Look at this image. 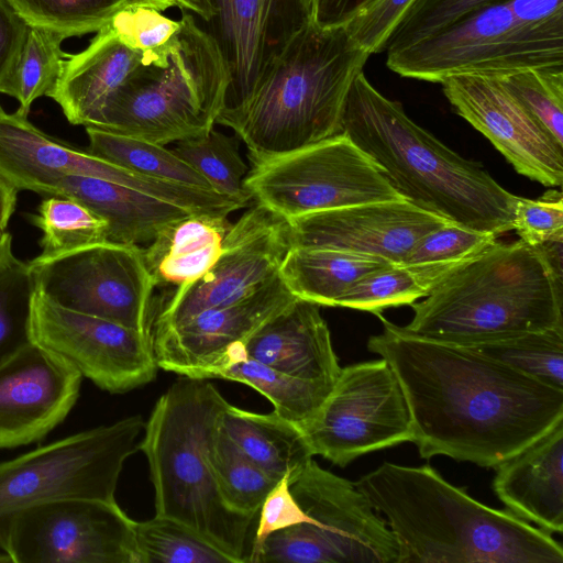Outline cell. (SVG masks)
I'll return each mask as SVG.
<instances>
[{
	"label": "cell",
	"instance_id": "9a60e30c",
	"mask_svg": "<svg viewBox=\"0 0 563 563\" xmlns=\"http://www.w3.org/2000/svg\"><path fill=\"white\" fill-rule=\"evenodd\" d=\"M31 333L35 344L111 394L152 382L159 368L151 333L64 308L36 292L31 303Z\"/></svg>",
	"mask_w": 563,
	"mask_h": 563
},
{
	"label": "cell",
	"instance_id": "836d02e7",
	"mask_svg": "<svg viewBox=\"0 0 563 563\" xmlns=\"http://www.w3.org/2000/svg\"><path fill=\"white\" fill-rule=\"evenodd\" d=\"M209 460L225 505L254 518L278 481L247 459L220 424L210 445Z\"/></svg>",
	"mask_w": 563,
	"mask_h": 563
},
{
	"label": "cell",
	"instance_id": "4fadbf2b",
	"mask_svg": "<svg viewBox=\"0 0 563 563\" xmlns=\"http://www.w3.org/2000/svg\"><path fill=\"white\" fill-rule=\"evenodd\" d=\"M300 430L313 455L340 467L413 438L405 394L382 357L342 367L329 396Z\"/></svg>",
	"mask_w": 563,
	"mask_h": 563
},
{
	"label": "cell",
	"instance_id": "b9f144b4",
	"mask_svg": "<svg viewBox=\"0 0 563 563\" xmlns=\"http://www.w3.org/2000/svg\"><path fill=\"white\" fill-rule=\"evenodd\" d=\"M107 25L123 44L142 55L143 64L162 65L167 60L180 23L155 8L125 4Z\"/></svg>",
	"mask_w": 563,
	"mask_h": 563
},
{
	"label": "cell",
	"instance_id": "db71d44e",
	"mask_svg": "<svg viewBox=\"0 0 563 563\" xmlns=\"http://www.w3.org/2000/svg\"><path fill=\"white\" fill-rule=\"evenodd\" d=\"M126 4H139L155 8L162 12L170 7H175L174 0H125Z\"/></svg>",
	"mask_w": 563,
	"mask_h": 563
},
{
	"label": "cell",
	"instance_id": "83f0119b",
	"mask_svg": "<svg viewBox=\"0 0 563 563\" xmlns=\"http://www.w3.org/2000/svg\"><path fill=\"white\" fill-rule=\"evenodd\" d=\"M220 427L254 464L276 481H294L313 459L299 427L275 411L257 413L225 407Z\"/></svg>",
	"mask_w": 563,
	"mask_h": 563
},
{
	"label": "cell",
	"instance_id": "7a4b0ae2",
	"mask_svg": "<svg viewBox=\"0 0 563 563\" xmlns=\"http://www.w3.org/2000/svg\"><path fill=\"white\" fill-rule=\"evenodd\" d=\"M355 484L386 518L397 563L563 562L551 533L477 501L430 465L385 462Z\"/></svg>",
	"mask_w": 563,
	"mask_h": 563
},
{
	"label": "cell",
	"instance_id": "ac0fdd59",
	"mask_svg": "<svg viewBox=\"0 0 563 563\" xmlns=\"http://www.w3.org/2000/svg\"><path fill=\"white\" fill-rule=\"evenodd\" d=\"M67 175L104 179L181 206L187 188L151 178L102 159L36 128L27 114L0 104V176L19 190L53 197Z\"/></svg>",
	"mask_w": 563,
	"mask_h": 563
},
{
	"label": "cell",
	"instance_id": "60d3db41",
	"mask_svg": "<svg viewBox=\"0 0 563 563\" xmlns=\"http://www.w3.org/2000/svg\"><path fill=\"white\" fill-rule=\"evenodd\" d=\"M33 292L27 263L12 255L0 268V366L33 343Z\"/></svg>",
	"mask_w": 563,
	"mask_h": 563
},
{
	"label": "cell",
	"instance_id": "d590c367",
	"mask_svg": "<svg viewBox=\"0 0 563 563\" xmlns=\"http://www.w3.org/2000/svg\"><path fill=\"white\" fill-rule=\"evenodd\" d=\"M173 151L207 179L216 192L244 206L251 200L243 184L249 170L235 137L212 129L203 135L178 141Z\"/></svg>",
	"mask_w": 563,
	"mask_h": 563
},
{
	"label": "cell",
	"instance_id": "d6a6232c",
	"mask_svg": "<svg viewBox=\"0 0 563 563\" xmlns=\"http://www.w3.org/2000/svg\"><path fill=\"white\" fill-rule=\"evenodd\" d=\"M67 37L53 30L29 25L26 36L3 92L15 98L23 113L55 88L67 55L62 43Z\"/></svg>",
	"mask_w": 563,
	"mask_h": 563
},
{
	"label": "cell",
	"instance_id": "4316f807",
	"mask_svg": "<svg viewBox=\"0 0 563 563\" xmlns=\"http://www.w3.org/2000/svg\"><path fill=\"white\" fill-rule=\"evenodd\" d=\"M232 223L225 216L189 213L166 224L143 249L154 286H181L205 274Z\"/></svg>",
	"mask_w": 563,
	"mask_h": 563
},
{
	"label": "cell",
	"instance_id": "c3c4849f",
	"mask_svg": "<svg viewBox=\"0 0 563 563\" xmlns=\"http://www.w3.org/2000/svg\"><path fill=\"white\" fill-rule=\"evenodd\" d=\"M29 24L8 0H0V93L14 67Z\"/></svg>",
	"mask_w": 563,
	"mask_h": 563
},
{
	"label": "cell",
	"instance_id": "f6af8a7d",
	"mask_svg": "<svg viewBox=\"0 0 563 563\" xmlns=\"http://www.w3.org/2000/svg\"><path fill=\"white\" fill-rule=\"evenodd\" d=\"M512 230L531 246L563 241V196L550 189L537 199L517 197Z\"/></svg>",
	"mask_w": 563,
	"mask_h": 563
},
{
	"label": "cell",
	"instance_id": "f907efd6",
	"mask_svg": "<svg viewBox=\"0 0 563 563\" xmlns=\"http://www.w3.org/2000/svg\"><path fill=\"white\" fill-rule=\"evenodd\" d=\"M18 190L0 176V231H4L14 212Z\"/></svg>",
	"mask_w": 563,
	"mask_h": 563
},
{
	"label": "cell",
	"instance_id": "5bb4252c",
	"mask_svg": "<svg viewBox=\"0 0 563 563\" xmlns=\"http://www.w3.org/2000/svg\"><path fill=\"white\" fill-rule=\"evenodd\" d=\"M135 522L115 499L40 504L13 518L3 551L13 563H141Z\"/></svg>",
	"mask_w": 563,
	"mask_h": 563
},
{
	"label": "cell",
	"instance_id": "8992f818",
	"mask_svg": "<svg viewBox=\"0 0 563 563\" xmlns=\"http://www.w3.org/2000/svg\"><path fill=\"white\" fill-rule=\"evenodd\" d=\"M181 377L156 401L139 443L148 463L155 515L185 523L234 563L247 562L253 517L225 505L209 460L229 402L207 379Z\"/></svg>",
	"mask_w": 563,
	"mask_h": 563
},
{
	"label": "cell",
	"instance_id": "d4e9b609",
	"mask_svg": "<svg viewBox=\"0 0 563 563\" xmlns=\"http://www.w3.org/2000/svg\"><path fill=\"white\" fill-rule=\"evenodd\" d=\"M142 60L106 24L84 51L67 55L48 97L69 123L93 126L109 98Z\"/></svg>",
	"mask_w": 563,
	"mask_h": 563
},
{
	"label": "cell",
	"instance_id": "5b68a950",
	"mask_svg": "<svg viewBox=\"0 0 563 563\" xmlns=\"http://www.w3.org/2000/svg\"><path fill=\"white\" fill-rule=\"evenodd\" d=\"M369 56L344 26L311 21L251 98L216 123L235 132L253 165L340 134L349 89Z\"/></svg>",
	"mask_w": 563,
	"mask_h": 563
},
{
	"label": "cell",
	"instance_id": "8d00e7d4",
	"mask_svg": "<svg viewBox=\"0 0 563 563\" xmlns=\"http://www.w3.org/2000/svg\"><path fill=\"white\" fill-rule=\"evenodd\" d=\"M31 221L42 231L38 244L43 255L107 241V221L73 198L43 199Z\"/></svg>",
	"mask_w": 563,
	"mask_h": 563
},
{
	"label": "cell",
	"instance_id": "f1b7e54d",
	"mask_svg": "<svg viewBox=\"0 0 563 563\" xmlns=\"http://www.w3.org/2000/svg\"><path fill=\"white\" fill-rule=\"evenodd\" d=\"M391 263L371 255L329 247H290L279 276L297 298L336 307L361 278Z\"/></svg>",
	"mask_w": 563,
	"mask_h": 563
},
{
	"label": "cell",
	"instance_id": "7c38bea8",
	"mask_svg": "<svg viewBox=\"0 0 563 563\" xmlns=\"http://www.w3.org/2000/svg\"><path fill=\"white\" fill-rule=\"evenodd\" d=\"M34 292L78 312L151 333L154 283L139 245L100 242L27 262Z\"/></svg>",
	"mask_w": 563,
	"mask_h": 563
},
{
	"label": "cell",
	"instance_id": "bcb514c9",
	"mask_svg": "<svg viewBox=\"0 0 563 563\" xmlns=\"http://www.w3.org/2000/svg\"><path fill=\"white\" fill-rule=\"evenodd\" d=\"M413 0H372L344 27L369 55L385 52L393 29Z\"/></svg>",
	"mask_w": 563,
	"mask_h": 563
},
{
	"label": "cell",
	"instance_id": "484cf974",
	"mask_svg": "<svg viewBox=\"0 0 563 563\" xmlns=\"http://www.w3.org/2000/svg\"><path fill=\"white\" fill-rule=\"evenodd\" d=\"M54 197L82 202L107 221L108 242L130 245L151 242L166 224L192 213L129 187L81 175L63 177Z\"/></svg>",
	"mask_w": 563,
	"mask_h": 563
},
{
	"label": "cell",
	"instance_id": "2e32d148",
	"mask_svg": "<svg viewBox=\"0 0 563 563\" xmlns=\"http://www.w3.org/2000/svg\"><path fill=\"white\" fill-rule=\"evenodd\" d=\"M289 249L288 221L255 202L232 223L211 267L194 282L176 287L161 306L154 331L175 327L257 290L279 275Z\"/></svg>",
	"mask_w": 563,
	"mask_h": 563
},
{
	"label": "cell",
	"instance_id": "cb8c5ba5",
	"mask_svg": "<svg viewBox=\"0 0 563 563\" xmlns=\"http://www.w3.org/2000/svg\"><path fill=\"white\" fill-rule=\"evenodd\" d=\"M563 420L496 467L493 487L509 511L548 533L563 531Z\"/></svg>",
	"mask_w": 563,
	"mask_h": 563
},
{
	"label": "cell",
	"instance_id": "7402d4cb",
	"mask_svg": "<svg viewBox=\"0 0 563 563\" xmlns=\"http://www.w3.org/2000/svg\"><path fill=\"white\" fill-rule=\"evenodd\" d=\"M81 374L34 342L0 366V449L31 444L75 406Z\"/></svg>",
	"mask_w": 563,
	"mask_h": 563
},
{
	"label": "cell",
	"instance_id": "f546056e",
	"mask_svg": "<svg viewBox=\"0 0 563 563\" xmlns=\"http://www.w3.org/2000/svg\"><path fill=\"white\" fill-rule=\"evenodd\" d=\"M243 343L229 349L213 378L239 382L257 390L274 411L297 427L318 412L332 388L302 380L277 371L243 353Z\"/></svg>",
	"mask_w": 563,
	"mask_h": 563
},
{
	"label": "cell",
	"instance_id": "4dcf8cb0",
	"mask_svg": "<svg viewBox=\"0 0 563 563\" xmlns=\"http://www.w3.org/2000/svg\"><path fill=\"white\" fill-rule=\"evenodd\" d=\"M467 261L402 263L380 267L356 282L340 298L336 307L380 316L386 308L411 305L426 297L444 277Z\"/></svg>",
	"mask_w": 563,
	"mask_h": 563
},
{
	"label": "cell",
	"instance_id": "f5cc1de1",
	"mask_svg": "<svg viewBox=\"0 0 563 563\" xmlns=\"http://www.w3.org/2000/svg\"><path fill=\"white\" fill-rule=\"evenodd\" d=\"M12 236L9 232L0 231V268L11 258Z\"/></svg>",
	"mask_w": 563,
	"mask_h": 563
},
{
	"label": "cell",
	"instance_id": "30bf717a",
	"mask_svg": "<svg viewBox=\"0 0 563 563\" xmlns=\"http://www.w3.org/2000/svg\"><path fill=\"white\" fill-rule=\"evenodd\" d=\"M386 65L402 77L438 84L455 74L563 65V25L526 23L505 0L410 46L387 52Z\"/></svg>",
	"mask_w": 563,
	"mask_h": 563
},
{
	"label": "cell",
	"instance_id": "816d5d0a",
	"mask_svg": "<svg viewBox=\"0 0 563 563\" xmlns=\"http://www.w3.org/2000/svg\"><path fill=\"white\" fill-rule=\"evenodd\" d=\"M176 7L190 11L198 16L200 22L208 21L212 15V10L207 0H174Z\"/></svg>",
	"mask_w": 563,
	"mask_h": 563
},
{
	"label": "cell",
	"instance_id": "277c9868",
	"mask_svg": "<svg viewBox=\"0 0 563 563\" xmlns=\"http://www.w3.org/2000/svg\"><path fill=\"white\" fill-rule=\"evenodd\" d=\"M410 306L406 331L462 346L560 327L562 264L543 245L496 241Z\"/></svg>",
	"mask_w": 563,
	"mask_h": 563
},
{
	"label": "cell",
	"instance_id": "681fc988",
	"mask_svg": "<svg viewBox=\"0 0 563 563\" xmlns=\"http://www.w3.org/2000/svg\"><path fill=\"white\" fill-rule=\"evenodd\" d=\"M372 0H310L312 22L320 27L344 26Z\"/></svg>",
	"mask_w": 563,
	"mask_h": 563
},
{
	"label": "cell",
	"instance_id": "e0dca14e",
	"mask_svg": "<svg viewBox=\"0 0 563 563\" xmlns=\"http://www.w3.org/2000/svg\"><path fill=\"white\" fill-rule=\"evenodd\" d=\"M199 22L217 44L229 73L223 110L246 102L291 41L312 21L310 0H207ZM222 110V111H223Z\"/></svg>",
	"mask_w": 563,
	"mask_h": 563
},
{
	"label": "cell",
	"instance_id": "f35d334b",
	"mask_svg": "<svg viewBox=\"0 0 563 563\" xmlns=\"http://www.w3.org/2000/svg\"><path fill=\"white\" fill-rule=\"evenodd\" d=\"M29 24L64 34L67 38L98 32L125 0H8Z\"/></svg>",
	"mask_w": 563,
	"mask_h": 563
},
{
	"label": "cell",
	"instance_id": "7bdbcfd3",
	"mask_svg": "<svg viewBox=\"0 0 563 563\" xmlns=\"http://www.w3.org/2000/svg\"><path fill=\"white\" fill-rule=\"evenodd\" d=\"M505 0H413L389 34L385 52L410 46L463 16Z\"/></svg>",
	"mask_w": 563,
	"mask_h": 563
},
{
	"label": "cell",
	"instance_id": "74e56055",
	"mask_svg": "<svg viewBox=\"0 0 563 563\" xmlns=\"http://www.w3.org/2000/svg\"><path fill=\"white\" fill-rule=\"evenodd\" d=\"M141 563H234L185 523L164 516L135 522Z\"/></svg>",
	"mask_w": 563,
	"mask_h": 563
},
{
	"label": "cell",
	"instance_id": "9c48e42d",
	"mask_svg": "<svg viewBox=\"0 0 563 563\" xmlns=\"http://www.w3.org/2000/svg\"><path fill=\"white\" fill-rule=\"evenodd\" d=\"M143 428L142 417L131 416L0 462V548L24 509L69 498L114 500L124 462L139 450Z\"/></svg>",
	"mask_w": 563,
	"mask_h": 563
},
{
	"label": "cell",
	"instance_id": "6da1fadb",
	"mask_svg": "<svg viewBox=\"0 0 563 563\" xmlns=\"http://www.w3.org/2000/svg\"><path fill=\"white\" fill-rule=\"evenodd\" d=\"M367 341L405 394L421 457L496 467L563 420V390L474 350L406 331L379 316Z\"/></svg>",
	"mask_w": 563,
	"mask_h": 563
},
{
	"label": "cell",
	"instance_id": "d6986e66",
	"mask_svg": "<svg viewBox=\"0 0 563 563\" xmlns=\"http://www.w3.org/2000/svg\"><path fill=\"white\" fill-rule=\"evenodd\" d=\"M455 112L479 131L515 170L547 187L563 180V147L494 73H464L440 82Z\"/></svg>",
	"mask_w": 563,
	"mask_h": 563
},
{
	"label": "cell",
	"instance_id": "44dd1931",
	"mask_svg": "<svg viewBox=\"0 0 563 563\" xmlns=\"http://www.w3.org/2000/svg\"><path fill=\"white\" fill-rule=\"evenodd\" d=\"M290 247H329L405 263L416 243L446 221L405 199L312 212L287 220Z\"/></svg>",
	"mask_w": 563,
	"mask_h": 563
},
{
	"label": "cell",
	"instance_id": "52a82bcc",
	"mask_svg": "<svg viewBox=\"0 0 563 563\" xmlns=\"http://www.w3.org/2000/svg\"><path fill=\"white\" fill-rule=\"evenodd\" d=\"M179 23L167 60L135 67L93 128L161 145L213 129L225 106L229 73L195 14L181 9Z\"/></svg>",
	"mask_w": 563,
	"mask_h": 563
},
{
	"label": "cell",
	"instance_id": "e575fe53",
	"mask_svg": "<svg viewBox=\"0 0 563 563\" xmlns=\"http://www.w3.org/2000/svg\"><path fill=\"white\" fill-rule=\"evenodd\" d=\"M467 347L563 390V325Z\"/></svg>",
	"mask_w": 563,
	"mask_h": 563
},
{
	"label": "cell",
	"instance_id": "ba28073f",
	"mask_svg": "<svg viewBox=\"0 0 563 563\" xmlns=\"http://www.w3.org/2000/svg\"><path fill=\"white\" fill-rule=\"evenodd\" d=\"M289 487L305 521L253 544L247 562L397 563L393 532L355 483L312 459Z\"/></svg>",
	"mask_w": 563,
	"mask_h": 563
},
{
	"label": "cell",
	"instance_id": "8fae6325",
	"mask_svg": "<svg viewBox=\"0 0 563 563\" xmlns=\"http://www.w3.org/2000/svg\"><path fill=\"white\" fill-rule=\"evenodd\" d=\"M251 199L286 220L312 212L401 198L380 167L345 133L253 165Z\"/></svg>",
	"mask_w": 563,
	"mask_h": 563
},
{
	"label": "cell",
	"instance_id": "ffe728a7",
	"mask_svg": "<svg viewBox=\"0 0 563 563\" xmlns=\"http://www.w3.org/2000/svg\"><path fill=\"white\" fill-rule=\"evenodd\" d=\"M296 298L278 275L236 301L154 331L157 365L184 377L213 378L230 347L244 343Z\"/></svg>",
	"mask_w": 563,
	"mask_h": 563
},
{
	"label": "cell",
	"instance_id": "3957f363",
	"mask_svg": "<svg viewBox=\"0 0 563 563\" xmlns=\"http://www.w3.org/2000/svg\"><path fill=\"white\" fill-rule=\"evenodd\" d=\"M342 132L382 169L398 195L446 221L500 235L512 230L518 196L477 162L450 150L415 123L398 101L360 71L347 92Z\"/></svg>",
	"mask_w": 563,
	"mask_h": 563
},
{
	"label": "cell",
	"instance_id": "603a6c76",
	"mask_svg": "<svg viewBox=\"0 0 563 563\" xmlns=\"http://www.w3.org/2000/svg\"><path fill=\"white\" fill-rule=\"evenodd\" d=\"M242 347L250 358L328 388L342 368L320 306L299 298L263 323Z\"/></svg>",
	"mask_w": 563,
	"mask_h": 563
},
{
	"label": "cell",
	"instance_id": "ab89813d",
	"mask_svg": "<svg viewBox=\"0 0 563 563\" xmlns=\"http://www.w3.org/2000/svg\"><path fill=\"white\" fill-rule=\"evenodd\" d=\"M496 75L552 140L563 147V65Z\"/></svg>",
	"mask_w": 563,
	"mask_h": 563
},
{
	"label": "cell",
	"instance_id": "7dc6e473",
	"mask_svg": "<svg viewBox=\"0 0 563 563\" xmlns=\"http://www.w3.org/2000/svg\"><path fill=\"white\" fill-rule=\"evenodd\" d=\"M260 521L253 544L268 534L305 521V514L296 501L287 477H283L269 492L260 509Z\"/></svg>",
	"mask_w": 563,
	"mask_h": 563
},
{
	"label": "cell",
	"instance_id": "ee69618b",
	"mask_svg": "<svg viewBox=\"0 0 563 563\" xmlns=\"http://www.w3.org/2000/svg\"><path fill=\"white\" fill-rule=\"evenodd\" d=\"M497 241V235L454 222H445L423 235L405 263H429L470 260Z\"/></svg>",
	"mask_w": 563,
	"mask_h": 563
},
{
	"label": "cell",
	"instance_id": "1f68e13d",
	"mask_svg": "<svg viewBox=\"0 0 563 563\" xmlns=\"http://www.w3.org/2000/svg\"><path fill=\"white\" fill-rule=\"evenodd\" d=\"M91 154L137 174L202 190L211 185L173 150L150 141L86 126Z\"/></svg>",
	"mask_w": 563,
	"mask_h": 563
}]
</instances>
